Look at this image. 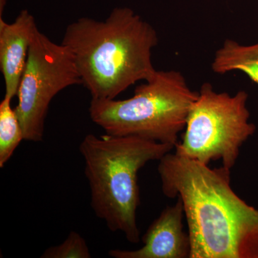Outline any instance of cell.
<instances>
[{"label":"cell","mask_w":258,"mask_h":258,"mask_svg":"<svg viewBox=\"0 0 258 258\" xmlns=\"http://www.w3.org/2000/svg\"><path fill=\"white\" fill-rule=\"evenodd\" d=\"M159 161L163 194L184 207L189 258H258V210L232 189L230 169L176 153Z\"/></svg>","instance_id":"obj_1"},{"label":"cell","mask_w":258,"mask_h":258,"mask_svg":"<svg viewBox=\"0 0 258 258\" xmlns=\"http://www.w3.org/2000/svg\"><path fill=\"white\" fill-rule=\"evenodd\" d=\"M155 29L128 8L104 21L81 18L68 25L62 44L74 55L81 83L93 99H115L138 81L153 79Z\"/></svg>","instance_id":"obj_2"},{"label":"cell","mask_w":258,"mask_h":258,"mask_svg":"<svg viewBox=\"0 0 258 258\" xmlns=\"http://www.w3.org/2000/svg\"><path fill=\"white\" fill-rule=\"evenodd\" d=\"M174 148L134 136L90 134L83 139L79 150L85 161L91 207L111 232H121L132 243L140 242L139 171Z\"/></svg>","instance_id":"obj_3"},{"label":"cell","mask_w":258,"mask_h":258,"mask_svg":"<svg viewBox=\"0 0 258 258\" xmlns=\"http://www.w3.org/2000/svg\"><path fill=\"white\" fill-rule=\"evenodd\" d=\"M198 95L179 71H157L152 79L137 86L132 98H92L88 111L106 134L134 136L175 148Z\"/></svg>","instance_id":"obj_4"},{"label":"cell","mask_w":258,"mask_h":258,"mask_svg":"<svg viewBox=\"0 0 258 258\" xmlns=\"http://www.w3.org/2000/svg\"><path fill=\"white\" fill-rule=\"evenodd\" d=\"M247 99L245 91L231 96L217 92L211 83H204L190 108L176 154L207 165L210 161H221L222 166L231 170L241 147L256 131L249 120Z\"/></svg>","instance_id":"obj_5"},{"label":"cell","mask_w":258,"mask_h":258,"mask_svg":"<svg viewBox=\"0 0 258 258\" xmlns=\"http://www.w3.org/2000/svg\"><path fill=\"white\" fill-rule=\"evenodd\" d=\"M80 84L81 76L72 52L62 43L52 41L37 28L30 43L15 108L24 140L42 142L51 101L62 90Z\"/></svg>","instance_id":"obj_6"},{"label":"cell","mask_w":258,"mask_h":258,"mask_svg":"<svg viewBox=\"0 0 258 258\" xmlns=\"http://www.w3.org/2000/svg\"><path fill=\"white\" fill-rule=\"evenodd\" d=\"M166 207L146 231L143 246L137 249H111L114 258H189L191 244L185 232L184 207L180 199Z\"/></svg>","instance_id":"obj_7"},{"label":"cell","mask_w":258,"mask_h":258,"mask_svg":"<svg viewBox=\"0 0 258 258\" xmlns=\"http://www.w3.org/2000/svg\"><path fill=\"white\" fill-rule=\"evenodd\" d=\"M37 28L35 18L23 10L13 23L0 19V69L4 78L5 97L18 96L32 37Z\"/></svg>","instance_id":"obj_8"},{"label":"cell","mask_w":258,"mask_h":258,"mask_svg":"<svg viewBox=\"0 0 258 258\" xmlns=\"http://www.w3.org/2000/svg\"><path fill=\"white\" fill-rule=\"evenodd\" d=\"M212 69L218 74L242 71L258 86V43L242 45L227 39L215 52Z\"/></svg>","instance_id":"obj_9"},{"label":"cell","mask_w":258,"mask_h":258,"mask_svg":"<svg viewBox=\"0 0 258 258\" xmlns=\"http://www.w3.org/2000/svg\"><path fill=\"white\" fill-rule=\"evenodd\" d=\"M11 101L4 97L0 103V168L4 167L24 140L23 129Z\"/></svg>","instance_id":"obj_10"},{"label":"cell","mask_w":258,"mask_h":258,"mask_svg":"<svg viewBox=\"0 0 258 258\" xmlns=\"http://www.w3.org/2000/svg\"><path fill=\"white\" fill-rule=\"evenodd\" d=\"M42 258H90L91 252L86 240L79 232H70L60 244L45 249Z\"/></svg>","instance_id":"obj_11"},{"label":"cell","mask_w":258,"mask_h":258,"mask_svg":"<svg viewBox=\"0 0 258 258\" xmlns=\"http://www.w3.org/2000/svg\"><path fill=\"white\" fill-rule=\"evenodd\" d=\"M5 4L6 0H0V19L3 18V15L4 13Z\"/></svg>","instance_id":"obj_12"}]
</instances>
